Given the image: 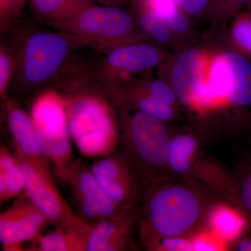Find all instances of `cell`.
Masks as SVG:
<instances>
[{
  "instance_id": "cell-5",
  "label": "cell",
  "mask_w": 251,
  "mask_h": 251,
  "mask_svg": "<svg viewBox=\"0 0 251 251\" xmlns=\"http://www.w3.org/2000/svg\"><path fill=\"white\" fill-rule=\"evenodd\" d=\"M220 100L251 112V64L235 52L219 54L211 63L209 80Z\"/></svg>"
},
{
  "instance_id": "cell-10",
  "label": "cell",
  "mask_w": 251,
  "mask_h": 251,
  "mask_svg": "<svg viewBox=\"0 0 251 251\" xmlns=\"http://www.w3.org/2000/svg\"><path fill=\"white\" fill-rule=\"evenodd\" d=\"M67 50V41L59 34L43 32L31 36L25 55L27 80L35 83L47 80L62 65Z\"/></svg>"
},
{
  "instance_id": "cell-28",
  "label": "cell",
  "mask_w": 251,
  "mask_h": 251,
  "mask_svg": "<svg viewBox=\"0 0 251 251\" xmlns=\"http://www.w3.org/2000/svg\"><path fill=\"white\" fill-rule=\"evenodd\" d=\"M11 73V64L9 57L1 52L0 54V92L4 94Z\"/></svg>"
},
{
  "instance_id": "cell-35",
  "label": "cell",
  "mask_w": 251,
  "mask_h": 251,
  "mask_svg": "<svg viewBox=\"0 0 251 251\" xmlns=\"http://www.w3.org/2000/svg\"><path fill=\"white\" fill-rule=\"evenodd\" d=\"M225 0H210L209 3L211 2V4L214 5V6H222L224 4Z\"/></svg>"
},
{
  "instance_id": "cell-15",
  "label": "cell",
  "mask_w": 251,
  "mask_h": 251,
  "mask_svg": "<svg viewBox=\"0 0 251 251\" xmlns=\"http://www.w3.org/2000/svg\"><path fill=\"white\" fill-rule=\"evenodd\" d=\"M91 224L80 216L60 225L55 230L36 238L34 251H86Z\"/></svg>"
},
{
  "instance_id": "cell-3",
  "label": "cell",
  "mask_w": 251,
  "mask_h": 251,
  "mask_svg": "<svg viewBox=\"0 0 251 251\" xmlns=\"http://www.w3.org/2000/svg\"><path fill=\"white\" fill-rule=\"evenodd\" d=\"M71 138L80 152L100 158L115 152L118 132L108 108L99 100L81 99L73 102L68 112Z\"/></svg>"
},
{
  "instance_id": "cell-11",
  "label": "cell",
  "mask_w": 251,
  "mask_h": 251,
  "mask_svg": "<svg viewBox=\"0 0 251 251\" xmlns=\"http://www.w3.org/2000/svg\"><path fill=\"white\" fill-rule=\"evenodd\" d=\"M136 220L134 209L91 225L86 251L127 250Z\"/></svg>"
},
{
  "instance_id": "cell-31",
  "label": "cell",
  "mask_w": 251,
  "mask_h": 251,
  "mask_svg": "<svg viewBox=\"0 0 251 251\" xmlns=\"http://www.w3.org/2000/svg\"><path fill=\"white\" fill-rule=\"evenodd\" d=\"M232 250L237 251H251V237L239 238L234 241Z\"/></svg>"
},
{
  "instance_id": "cell-17",
  "label": "cell",
  "mask_w": 251,
  "mask_h": 251,
  "mask_svg": "<svg viewBox=\"0 0 251 251\" xmlns=\"http://www.w3.org/2000/svg\"><path fill=\"white\" fill-rule=\"evenodd\" d=\"M159 52L150 45H135L118 48L109 54L112 67L131 72H140L156 67L160 62Z\"/></svg>"
},
{
  "instance_id": "cell-14",
  "label": "cell",
  "mask_w": 251,
  "mask_h": 251,
  "mask_svg": "<svg viewBox=\"0 0 251 251\" xmlns=\"http://www.w3.org/2000/svg\"><path fill=\"white\" fill-rule=\"evenodd\" d=\"M9 125L16 153L51 173L50 163L41 149L31 119L21 109L13 108L9 113Z\"/></svg>"
},
{
  "instance_id": "cell-22",
  "label": "cell",
  "mask_w": 251,
  "mask_h": 251,
  "mask_svg": "<svg viewBox=\"0 0 251 251\" xmlns=\"http://www.w3.org/2000/svg\"><path fill=\"white\" fill-rule=\"evenodd\" d=\"M143 30L160 43H166L171 37V27L165 18L154 11L144 15L140 21Z\"/></svg>"
},
{
  "instance_id": "cell-29",
  "label": "cell",
  "mask_w": 251,
  "mask_h": 251,
  "mask_svg": "<svg viewBox=\"0 0 251 251\" xmlns=\"http://www.w3.org/2000/svg\"><path fill=\"white\" fill-rule=\"evenodd\" d=\"M210 0H186L183 9L188 14L198 15L205 9Z\"/></svg>"
},
{
  "instance_id": "cell-23",
  "label": "cell",
  "mask_w": 251,
  "mask_h": 251,
  "mask_svg": "<svg viewBox=\"0 0 251 251\" xmlns=\"http://www.w3.org/2000/svg\"><path fill=\"white\" fill-rule=\"evenodd\" d=\"M232 39L242 55L251 56V13L241 15L234 24Z\"/></svg>"
},
{
  "instance_id": "cell-21",
  "label": "cell",
  "mask_w": 251,
  "mask_h": 251,
  "mask_svg": "<svg viewBox=\"0 0 251 251\" xmlns=\"http://www.w3.org/2000/svg\"><path fill=\"white\" fill-rule=\"evenodd\" d=\"M90 0H31L38 12L46 16H59L82 12L88 9Z\"/></svg>"
},
{
  "instance_id": "cell-16",
  "label": "cell",
  "mask_w": 251,
  "mask_h": 251,
  "mask_svg": "<svg viewBox=\"0 0 251 251\" xmlns=\"http://www.w3.org/2000/svg\"><path fill=\"white\" fill-rule=\"evenodd\" d=\"M205 228L220 239L234 242L247 227V221L235 206L215 201L209 209Z\"/></svg>"
},
{
  "instance_id": "cell-26",
  "label": "cell",
  "mask_w": 251,
  "mask_h": 251,
  "mask_svg": "<svg viewBox=\"0 0 251 251\" xmlns=\"http://www.w3.org/2000/svg\"><path fill=\"white\" fill-rule=\"evenodd\" d=\"M198 232L190 238L193 251H217L222 250L219 238L209 231V234Z\"/></svg>"
},
{
  "instance_id": "cell-18",
  "label": "cell",
  "mask_w": 251,
  "mask_h": 251,
  "mask_svg": "<svg viewBox=\"0 0 251 251\" xmlns=\"http://www.w3.org/2000/svg\"><path fill=\"white\" fill-rule=\"evenodd\" d=\"M199 145L193 135L178 134L172 137L168 158L172 175L191 184V162L199 151Z\"/></svg>"
},
{
  "instance_id": "cell-32",
  "label": "cell",
  "mask_w": 251,
  "mask_h": 251,
  "mask_svg": "<svg viewBox=\"0 0 251 251\" xmlns=\"http://www.w3.org/2000/svg\"><path fill=\"white\" fill-rule=\"evenodd\" d=\"M25 0H1V11H9L18 9L24 3Z\"/></svg>"
},
{
  "instance_id": "cell-25",
  "label": "cell",
  "mask_w": 251,
  "mask_h": 251,
  "mask_svg": "<svg viewBox=\"0 0 251 251\" xmlns=\"http://www.w3.org/2000/svg\"><path fill=\"white\" fill-rule=\"evenodd\" d=\"M144 247L153 251H191V241L188 238L152 237L141 240Z\"/></svg>"
},
{
  "instance_id": "cell-6",
  "label": "cell",
  "mask_w": 251,
  "mask_h": 251,
  "mask_svg": "<svg viewBox=\"0 0 251 251\" xmlns=\"http://www.w3.org/2000/svg\"><path fill=\"white\" fill-rule=\"evenodd\" d=\"M90 169L109 197L121 207L134 209L140 198L146 196L140 178L123 154L100 157Z\"/></svg>"
},
{
  "instance_id": "cell-8",
  "label": "cell",
  "mask_w": 251,
  "mask_h": 251,
  "mask_svg": "<svg viewBox=\"0 0 251 251\" xmlns=\"http://www.w3.org/2000/svg\"><path fill=\"white\" fill-rule=\"evenodd\" d=\"M25 177L27 196L49 224L60 226L77 216L54 186L51 173L16 153Z\"/></svg>"
},
{
  "instance_id": "cell-27",
  "label": "cell",
  "mask_w": 251,
  "mask_h": 251,
  "mask_svg": "<svg viewBox=\"0 0 251 251\" xmlns=\"http://www.w3.org/2000/svg\"><path fill=\"white\" fill-rule=\"evenodd\" d=\"M148 94L173 107L178 100L173 89L160 80L153 81L150 85Z\"/></svg>"
},
{
  "instance_id": "cell-1",
  "label": "cell",
  "mask_w": 251,
  "mask_h": 251,
  "mask_svg": "<svg viewBox=\"0 0 251 251\" xmlns=\"http://www.w3.org/2000/svg\"><path fill=\"white\" fill-rule=\"evenodd\" d=\"M202 188L168 178L150 188L140 220L141 240L152 237L190 238L205 228L215 201Z\"/></svg>"
},
{
  "instance_id": "cell-4",
  "label": "cell",
  "mask_w": 251,
  "mask_h": 251,
  "mask_svg": "<svg viewBox=\"0 0 251 251\" xmlns=\"http://www.w3.org/2000/svg\"><path fill=\"white\" fill-rule=\"evenodd\" d=\"M31 121L44 154L57 176L67 181L72 163V138L62 102L54 96L39 99L33 108Z\"/></svg>"
},
{
  "instance_id": "cell-20",
  "label": "cell",
  "mask_w": 251,
  "mask_h": 251,
  "mask_svg": "<svg viewBox=\"0 0 251 251\" xmlns=\"http://www.w3.org/2000/svg\"><path fill=\"white\" fill-rule=\"evenodd\" d=\"M232 202L247 221L251 228V164L244 168L239 179L234 180Z\"/></svg>"
},
{
  "instance_id": "cell-9",
  "label": "cell",
  "mask_w": 251,
  "mask_h": 251,
  "mask_svg": "<svg viewBox=\"0 0 251 251\" xmlns=\"http://www.w3.org/2000/svg\"><path fill=\"white\" fill-rule=\"evenodd\" d=\"M48 224L29 198L18 201L0 214V242L4 251H21V244L35 240Z\"/></svg>"
},
{
  "instance_id": "cell-19",
  "label": "cell",
  "mask_w": 251,
  "mask_h": 251,
  "mask_svg": "<svg viewBox=\"0 0 251 251\" xmlns=\"http://www.w3.org/2000/svg\"><path fill=\"white\" fill-rule=\"evenodd\" d=\"M25 177L17 156L1 146L0 149V201L12 199L25 189Z\"/></svg>"
},
{
  "instance_id": "cell-24",
  "label": "cell",
  "mask_w": 251,
  "mask_h": 251,
  "mask_svg": "<svg viewBox=\"0 0 251 251\" xmlns=\"http://www.w3.org/2000/svg\"><path fill=\"white\" fill-rule=\"evenodd\" d=\"M138 106L140 111L163 122L171 121L175 117L173 105L149 94L138 100Z\"/></svg>"
},
{
  "instance_id": "cell-7",
  "label": "cell",
  "mask_w": 251,
  "mask_h": 251,
  "mask_svg": "<svg viewBox=\"0 0 251 251\" xmlns=\"http://www.w3.org/2000/svg\"><path fill=\"white\" fill-rule=\"evenodd\" d=\"M67 181L70 185L80 216L89 224L131 209L117 205L99 184L91 169L86 168L80 161L72 162Z\"/></svg>"
},
{
  "instance_id": "cell-30",
  "label": "cell",
  "mask_w": 251,
  "mask_h": 251,
  "mask_svg": "<svg viewBox=\"0 0 251 251\" xmlns=\"http://www.w3.org/2000/svg\"><path fill=\"white\" fill-rule=\"evenodd\" d=\"M170 27L173 31L177 33H182L187 29L188 22L186 16L181 9L175 15V17L170 21Z\"/></svg>"
},
{
  "instance_id": "cell-33",
  "label": "cell",
  "mask_w": 251,
  "mask_h": 251,
  "mask_svg": "<svg viewBox=\"0 0 251 251\" xmlns=\"http://www.w3.org/2000/svg\"><path fill=\"white\" fill-rule=\"evenodd\" d=\"M249 1L250 0H225L222 6L228 8L231 11H234L239 9V6L249 2Z\"/></svg>"
},
{
  "instance_id": "cell-36",
  "label": "cell",
  "mask_w": 251,
  "mask_h": 251,
  "mask_svg": "<svg viewBox=\"0 0 251 251\" xmlns=\"http://www.w3.org/2000/svg\"><path fill=\"white\" fill-rule=\"evenodd\" d=\"M248 5H249V7H250V9L251 10V0L249 1V2L247 3Z\"/></svg>"
},
{
  "instance_id": "cell-12",
  "label": "cell",
  "mask_w": 251,
  "mask_h": 251,
  "mask_svg": "<svg viewBox=\"0 0 251 251\" xmlns=\"http://www.w3.org/2000/svg\"><path fill=\"white\" fill-rule=\"evenodd\" d=\"M204 76V63L197 49H188L175 61L172 74V88L180 103L191 106Z\"/></svg>"
},
{
  "instance_id": "cell-13",
  "label": "cell",
  "mask_w": 251,
  "mask_h": 251,
  "mask_svg": "<svg viewBox=\"0 0 251 251\" xmlns=\"http://www.w3.org/2000/svg\"><path fill=\"white\" fill-rule=\"evenodd\" d=\"M78 25L87 34L114 38L129 32L133 27V19L125 10L115 6L90 7L79 16Z\"/></svg>"
},
{
  "instance_id": "cell-34",
  "label": "cell",
  "mask_w": 251,
  "mask_h": 251,
  "mask_svg": "<svg viewBox=\"0 0 251 251\" xmlns=\"http://www.w3.org/2000/svg\"><path fill=\"white\" fill-rule=\"evenodd\" d=\"M92 1H101V2L108 3L110 4H115L121 2L123 0H92Z\"/></svg>"
},
{
  "instance_id": "cell-2",
  "label": "cell",
  "mask_w": 251,
  "mask_h": 251,
  "mask_svg": "<svg viewBox=\"0 0 251 251\" xmlns=\"http://www.w3.org/2000/svg\"><path fill=\"white\" fill-rule=\"evenodd\" d=\"M171 138L163 122L140 110L125 127L120 141L123 155L138 175L146 195L157 183L171 178L168 158Z\"/></svg>"
}]
</instances>
